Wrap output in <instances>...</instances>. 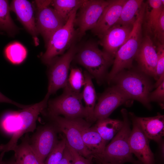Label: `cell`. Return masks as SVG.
<instances>
[{
    "label": "cell",
    "mask_w": 164,
    "mask_h": 164,
    "mask_svg": "<svg viewBox=\"0 0 164 164\" xmlns=\"http://www.w3.org/2000/svg\"><path fill=\"white\" fill-rule=\"evenodd\" d=\"M114 58L100 49L96 43L90 42L77 51L74 59L100 84L106 79L108 70L113 64Z\"/></svg>",
    "instance_id": "obj_4"
},
{
    "label": "cell",
    "mask_w": 164,
    "mask_h": 164,
    "mask_svg": "<svg viewBox=\"0 0 164 164\" xmlns=\"http://www.w3.org/2000/svg\"><path fill=\"white\" fill-rule=\"evenodd\" d=\"M10 10L8 1L0 0V28L9 32H13L16 28L11 17Z\"/></svg>",
    "instance_id": "obj_28"
},
{
    "label": "cell",
    "mask_w": 164,
    "mask_h": 164,
    "mask_svg": "<svg viewBox=\"0 0 164 164\" xmlns=\"http://www.w3.org/2000/svg\"><path fill=\"white\" fill-rule=\"evenodd\" d=\"M135 59L138 63L140 71L154 78L157 55L156 48L149 36L142 38Z\"/></svg>",
    "instance_id": "obj_16"
},
{
    "label": "cell",
    "mask_w": 164,
    "mask_h": 164,
    "mask_svg": "<svg viewBox=\"0 0 164 164\" xmlns=\"http://www.w3.org/2000/svg\"><path fill=\"white\" fill-rule=\"evenodd\" d=\"M52 0H36L35 2L37 8L49 6Z\"/></svg>",
    "instance_id": "obj_37"
},
{
    "label": "cell",
    "mask_w": 164,
    "mask_h": 164,
    "mask_svg": "<svg viewBox=\"0 0 164 164\" xmlns=\"http://www.w3.org/2000/svg\"><path fill=\"white\" fill-rule=\"evenodd\" d=\"M28 135L26 134L22 138L21 143L14 149L15 162L17 164H43L31 147Z\"/></svg>",
    "instance_id": "obj_22"
},
{
    "label": "cell",
    "mask_w": 164,
    "mask_h": 164,
    "mask_svg": "<svg viewBox=\"0 0 164 164\" xmlns=\"http://www.w3.org/2000/svg\"><path fill=\"white\" fill-rule=\"evenodd\" d=\"M77 51L75 46L72 45L66 53L60 57L56 58L50 64L46 94L50 96L66 86L70 64Z\"/></svg>",
    "instance_id": "obj_9"
},
{
    "label": "cell",
    "mask_w": 164,
    "mask_h": 164,
    "mask_svg": "<svg viewBox=\"0 0 164 164\" xmlns=\"http://www.w3.org/2000/svg\"><path fill=\"white\" fill-rule=\"evenodd\" d=\"M143 2L142 0H127L115 24L133 25L138 16Z\"/></svg>",
    "instance_id": "obj_24"
},
{
    "label": "cell",
    "mask_w": 164,
    "mask_h": 164,
    "mask_svg": "<svg viewBox=\"0 0 164 164\" xmlns=\"http://www.w3.org/2000/svg\"><path fill=\"white\" fill-rule=\"evenodd\" d=\"M85 0H52L51 4L59 15L67 22L72 11L80 7Z\"/></svg>",
    "instance_id": "obj_26"
},
{
    "label": "cell",
    "mask_w": 164,
    "mask_h": 164,
    "mask_svg": "<svg viewBox=\"0 0 164 164\" xmlns=\"http://www.w3.org/2000/svg\"><path fill=\"white\" fill-rule=\"evenodd\" d=\"M133 25L116 24L110 28L100 38L99 43L103 50L114 57L118 49L128 39Z\"/></svg>",
    "instance_id": "obj_15"
},
{
    "label": "cell",
    "mask_w": 164,
    "mask_h": 164,
    "mask_svg": "<svg viewBox=\"0 0 164 164\" xmlns=\"http://www.w3.org/2000/svg\"><path fill=\"white\" fill-rule=\"evenodd\" d=\"M89 125L85 121L82 126V140L86 148L97 158L103 153L107 144L94 127Z\"/></svg>",
    "instance_id": "obj_20"
},
{
    "label": "cell",
    "mask_w": 164,
    "mask_h": 164,
    "mask_svg": "<svg viewBox=\"0 0 164 164\" xmlns=\"http://www.w3.org/2000/svg\"><path fill=\"white\" fill-rule=\"evenodd\" d=\"M97 121L94 127L106 144L113 138L123 125V121L108 118Z\"/></svg>",
    "instance_id": "obj_23"
},
{
    "label": "cell",
    "mask_w": 164,
    "mask_h": 164,
    "mask_svg": "<svg viewBox=\"0 0 164 164\" xmlns=\"http://www.w3.org/2000/svg\"><path fill=\"white\" fill-rule=\"evenodd\" d=\"M164 44L158 43L156 48L157 61L154 79L157 80L163 74H164Z\"/></svg>",
    "instance_id": "obj_31"
},
{
    "label": "cell",
    "mask_w": 164,
    "mask_h": 164,
    "mask_svg": "<svg viewBox=\"0 0 164 164\" xmlns=\"http://www.w3.org/2000/svg\"><path fill=\"white\" fill-rule=\"evenodd\" d=\"M69 164H73V161H72V162L70 163Z\"/></svg>",
    "instance_id": "obj_42"
},
{
    "label": "cell",
    "mask_w": 164,
    "mask_h": 164,
    "mask_svg": "<svg viewBox=\"0 0 164 164\" xmlns=\"http://www.w3.org/2000/svg\"><path fill=\"white\" fill-rule=\"evenodd\" d=\"M152 34L158 43L164 44V10L162 13L157 23L155 25Z\"/></svg>",
    "instance_id": "obj_32"
},
{
    "label": "cell",
    "mask_w": 164,
    "mask_h": 164,
    "mask_svg": "<svg viewBox=\"0 0 164 164\" xmlns=\"http://www.w3.org/2000/svg\"><path fill=\"white\" fill-rule=\"evenodd\" d=\"M146 5L143 4L138 16L134 23L132 30L126 41L119 48L114 57L112 69L106 79L110 84L118 73L132 67L142 37V25L144 18Z\"/></svg>",
    "instance_id": "obj_2"
},
{
    "label": "cell",
    "mask_w": 164,
    "mask_h": 164,
    "mask_svg": "<svg viewBox=\"0 0 164 164\" xmlns=\"http://www.w3.org/2000/svg\"><path fill=\"white\" fill-rule=\"evenodd\" d=\"M133 117L142 130L149 139L157 143L162 140L164 135V116L160 113L150 117H139L132 113Z\"/></svg>",
    "instance_id": "obj_19"
},
{
    "label": "cell",
    "mask_w": 164,
    "mask_h": 164,
    "mask_svg": "<svg viewBox=\"0 0 164 164\" xmlns=\"http://www.w3.org/2000/svg\"><path fill=\"white\" fill-rule=\"evenodd\" d=\"M49 6L37 8L36 23L38 33L43 36L46 46L54 33L67 22L53 8Z\"/></svg>",
    "instance_id": "obj_14"
},
{
    "label": "cell",
    "mask_w": 164,
    "mask_h": 164,
    "mask_svg": "<svg viewBox=\"0 0 164 164\" xmlns=\"http://www.w3.org/2000/svg\"><path fill=\"white\" fill-rule=\"evenodd\" d=\"M53 123V125L39 126L29 138L30 146L43 164L58 142L56 133L58 129Z\"/></svg>",
    "instance_id": "obj_11"
},
{
    "label": "cell",
    "mask_w": 164,
    "mask_h": 164,
    "mask_svg": "<svg viewBox=\"0 0 164 164\" xmlns=\"http://www.w3.org/2000/svg\"><path fill=\"white\" fill-rule=\"evenodd\" d=\"M66 146V140L63 138L57 143L46 158L44 164H59Z\"/></svg>",
    "instance_id": "obj_30"
},
{
    "label": "cell",
    "mask_w": 164,
    "mask_h": 164,
    "mask_svg": "<svg viewBox=\"0 0 164 164\" xmlns=\"http://www.w3.org/2000/svg\"><path fill=\"white\" fill-rule=\"evenodd\" d=\"M149 77L139 70H124L117 74L111 83L114 82L131 99L136 100L150 109L149 97L154 87Z\"/></svg>",
    "instance_id": "obj_3"
},
{
    "label": "cell",
    "mask_w": 164,
    "mask_h": 164,
    "mask_svg": "<svg viewBox=\"0 0 164 164\" xmlns=\"http://www.w3.org/2000/svg\"><path fill=\"white\" fill-rule=\"evenodd\" d=\"M0 164H17L15 162L14 157L9 160L3 161L2 160L0 162Z\"/></svg>",
    "instance_id": "obj_39"
},
{
    "label": "cell",
    "mask_w": 164,
    "mask_h": 164,
    "mask_svg": "<svg viewBox=\"0 0 164 164\" xmlns=\"http://www.w3.org/2000/svg\"><path fill=\"white\" fill-rule=\"evenodd\" d=\"M48 116L58 129L65 135L69 145L80 155L90 159L91 153L85 145L82 137V127L85 122L81 118L70 119L44 114Z\"/></svg>",
    "instance_id": "obj_8"
},
{
    "label": "cell",
    "mask_w": 164,
    "mask_h": 164,
    "mask_svg": "<svg viewBox=\"0 0 164 164\" xmlns=\"http://www.w3.org/2000/svg\"><path fill=\"white\" fill-rule=\"evenodd\" d=\"M128 115L132 124L129 141L132 153L143 164H154V155L149 146V139L134 118L132 112L128 113Z\"/></svg>",
    "instance_id": "obj_13"
},
{
    "label": "cell",
    "mask_w": 164,
    "mask_h": 164,
    "mask_svg": "<svg viewBox=\"0 0 164 164\" xmlns=\"http://www.w3.org/2000/svg\"><path fill=\"white\" fill-rule=\"evenodd\" d=\"M158 144L159 148V152L160 158L162 160L164 159V141L163 139L160 142L157 143Z\"/></svg>",
    "instance_id": "obj_38"
},
{
    "label": "cell",
    "mask_w": 164,
    "mask_h": 164,
    "mask_svg": "<svg viewBox=\"0 0 164 164\" xmlns=\"http://www.w3.org/2000/svg\"><path fill=\"white\" fill-rule=\"evenodd\" d=\"M102 164H111L109 163L106 162H101Z\"/></svg>",
    "instance_id": "obj_40"
},
{
    "label": "cell",
    "mask_w": 164,
    "mask_h": 164,
    "mask_svg": "<svg viewBox=\"0 0 164 164\" xmlns=\"http://www.w3.org/2000/svg\"><path fill=\"white\" fill-rule=\"evenodd\" d=\"M154 91L150 93L149 100L151 101L158 103L162 108L164 107V81L156 87Z\"/></svg>",
    "instance_id": "obj_33"
},
{
    "label": "cell",
    "mask_w": 164,
    "mask_h": 164,
    "mask_svg": "<svg viewBox=\"0 0 164 164\" xmlns=\"http://www.w3.org/2000/svg\"><path fill=\"white\" fill-rule=\"evenodd\" d=\"M5 53L8 59L12 63L16 64L22 63L25 60L27 53L25 47L17 42L8 45L5 49Z\"/></svg>",
    "instance_id": "obj_27"
},
{
    "label": "cell",
    "mask_w": 164,
    "mask_h": 164,
    "mask_svg": "<svg viewBox=\"0 0 164 164\" xmlns=\"http://www.w3.org/2000/svg\"><path fill=\"white\" fill-rule=\"evenodd\" d=\"M132 100L116 86L107 89L99 97L94 111L95 121L108 118L118 107Z\"/></svg>",
    "instance_id": "obj_12"
},
{
    "label": "cell",
    "mask_w": 164,
    "mask_h": 164,
    "mask_svg": "<svg viewBox=\"0 0 164 164\" xmlns=\"http://www.w3.org/2000/svg\"><path fill=\"white\" fill-rule=\"evenodd\" d=\"M73 161L71 153L66 145L62 157L59 164H69Z\"/></svg>",
    "instance_id": "obj_35"
},
{
    "label": "cell",
    "mask_w": 164,
    "mask_h": 164,
    "mask_svg": "<svg viewBox=\"0 0 164 164\" xmlns=\"http://www.w3.org/2000/svg\"><path fill=\"white\" fill-rule=\"evenodd\" d=\"M85 78V84L82 93V97L85 103V108L87 121H95L94 111L97 99L96 93L93 83L92 77L87 71L83 73Z\"/></svg>",
    "instance_id": "obj_21"
},
{
    "label": "cell",
    "mask_w": 164,
    "mask_h": 164,
    "mask_svg": "<svg viewBox=\"0 0 164 164\" xmlns=\"http://www.w3.org/2000/svg\"><path fill=\"white\" fill-rule=\"evenodd\" d=\"M110 0H85L76 14L74 24L78 27L77 35L80 39L95 26Z\"/></svg>",
    "instance_id": "obj_10"
},
{
    "label": "cell",
    "mask_w": 164,
    "mask_h": 164,
    "mask_svg": "<svg viewBox=\"0 0 164 164\" xmlns=\"http://www.w3.org/2000/svg\"><path fill=\"white\" fill-rule=\"evenodd\" d=\"M0 102L6 103L13 104L22 109L27 107L28 105L18 103L8 98L0 92Z\"/></svg>",
    "instance_id": "obj_36"
},
{
    "label": "cell",
    "mask_w": 164,
    "mask_h": 164,
    "mask_svg": "<svg viewBox=\"0 0 164 164\" xmlns=\"http://www.w3.org/2000/svg\"><path fill=\"white\" fill-rule=\"evenodd\" d=\"M79 7L72 11L65 24L55 32L50 38L46 45V50L42 57L45 63L50 65L57 56L63 54L71 46L76 34L74 20Z\"/></svg>",
    "instance_id": "obj_7"
},
{
    "label": "cell",
    "mask_w": 164,
    "mask_h": 164,
    "mask_svg": "<svg viewBox=\"0 0 164 164\" xmlns=\"http://www.w3.org/2000/svg\"><path fill=\"white\" fill-rule=\"evenodd\" d=\"M50 96L46 94L43 100L30 105L19 111L9 112L12 127L14 125L13 133L9 141L0 145V155L4 156L6 152L13 151L19 139L25 133L33 132L36 128V121L39 115L46 109Z\"/></svg>",
    "instance_id": "obj_1"
},
{
    "label": "cell",
    "mask_w": 164,
    "mask_h": 164,
    "mask_svg": "<svg viewBox=\"0 0 164 164\" xmlns=\"http://www.w3.org/2000/svg\"><path fill=\"white\" fill-rule=\"evenodd\" d=\"M121 112L123 121L122 127L106 146L103 153L97 158L101 162L111 164H124L126 162L137 164L129 145L131 129L128 113L125 109H122Z\"/></svg>",
    "instance_id": "obj_5"
},
{
    "label": "cell",
    "mask_w": 164,
    "mask_h": 164,
    "mask_svg": "<svg viewBox=\"0 0 164 164\" xmlns=\"http://www.w3.org/2000/svg\"><path fill=\"white\" fill-rule=\"evenodd\" d=\"M66 145L72 155L73 164H91L89 159L80 155L69 145L67 140Z\"/></svg>",
    "instance_id": "obj_34"
},
{
    "label": "cell",
    "mask_w": 164,
    "mask_h": 164,
    "mask_svg": "<svg viewBox=\"0 0 164 164\" xmlns=\"http://www.w3.org/2000/svg\"><path fill=\"white\" fill-rule=\"evenodd\" d=\"M84 84V77L81 70L77 68H72L66 86L73 91L80 92V90Z\"/></svg>",
    "instance_id": "obj_29"
},
{
    "label": "cell",
    "mask_w": 164,
    "mask_h": 164,
    "mask_svg": "<svg viewBox=\"0 0 164 164\" xmlns=\"http://www.w3.org/2000/svg\"><path fill=\"white\" fill-rule=\"evenodd\" d=\"M126 0H111L107 6L95 27L91 30L100 38L118 20Z\"/></svg>",
    "instance_id": "obj_17"
},
{
    "label": "cell",
    "mask_w": 164,
    "mask_h": 164,
    "mask_svg": "<svg viewBox=\"0 0 164 164\" xmlns=\"http://www.w3.org/2000/svg\"><path fill=\"white\" fill-rule=\"evenodd\" d=\"M82 93L73 91L67 86L63 94L48 101L47 108L43 113L56 116L62 115L70 119L86 118L85 107L83 105Z\"/></svg>",
    "instance_id": "obj_6"
},
{
    "label": "cell",
    "mask_w": 164,
    "mask_h": 164,
    "mask_svg": "<svg viewBox=\"0 0 164 164\" xmlns=\"http://www.w3.org/2000/svg\"><path fill=\"white\" fill-rule=\"evenodd\" d=\"M10 10L15 13L19 19L32 36L35 44H39L37 31L31 3L26 0H13L10 6Z\"/></svg>",
    "instance_id": "obj_18"
},
{
    "label": "cell",
    "mask_w": 164,
    "mask_h": 164,
    "mask_svg": "<svg viewBox=\"0 0 164 164\" xmlns=\"http://www.w3.org/2000/svg\"><path fill=\"white\" fill-rule=\"evenodd\" d=\"M2 159H3V158L2 157L0 156V162L2 160Z\"/></svg>",
    "instance_id": "obj_41"
},
{
    "label": "cell",
    "mask_w": 164,
    "mask_h": 164,
    "mask_svg": "<svg viewBox=\"0 0 164 164\" xmlns=\"http://www.w3.org/2000/svg\"><path fill=\"white\" fill-rule=\"evenodd\" d=\"M164 0H149L146 7L147 27L149 31L152 34L154 28L164 9Z\"/></svg>",
    "instance_id": "obj_25"
}]
</instances>
